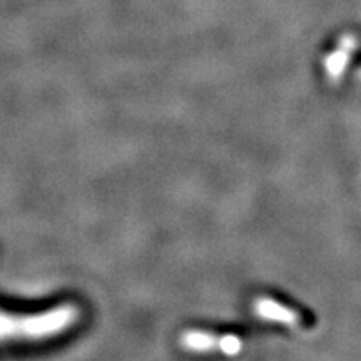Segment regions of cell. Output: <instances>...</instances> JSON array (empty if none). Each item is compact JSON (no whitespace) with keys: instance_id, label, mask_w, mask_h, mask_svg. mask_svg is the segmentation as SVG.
<instances>
[{"instance_id":"6da1fadb","label":"cell","mask_w":361,"mask_h":361,"mask_svg":"<svg viewBox=\"0 0 361 361\" xmlns=\"http://www.w3.org/2000/svg\"><path fill=\"white\" fill-rule=\"evenodd\" d=\"M256 311L259 316H263L266 319H273V322H279L284 324H290V326H296L300 323V316L295 311H291L286 306L276 303L274 300L269 298H261L256 303Z\"/></svg>"},{"instance_id":"7a4b0ae2","label":"cell","mask_w":361,"mask_h":361,"mask_svg":"<svg viewBox=\"0 0 361 361\" xmlns=\"http://www.w3.org/2000/svg\"><path fill=\"white\" fill-rule=\"evenodd\" d=\"M355 39L353 37H346L343 39V42L340 45L336 52H333L331 56L326 59L324 66H326V72L331 79H338L345 71V66L348 64L350 57H351V51L355 49Z\"/></svg>"},{"instance_id":"3957f363","label":"cell","mask_w":361,"mask_h":361,"mask_svg":"<svg viewBox=\"0 0 361 361\" xmlns=\"http://www.w3.org/2000/svg\"><path fill=\"white\" fill-rule=\"evenodd\" d=\"M186 345L192 350H209L214 345V338L207 333H189L186 336Z\"/></svg>"},{"instance_id":"277c9868","label":"cell","mask_w":361,"mask_h":361,"mask_svg":"<svg viewBox=\"0 0 361 361\" xmlns=\"http://www.w3.org/2000/svg\"><path fill=\"white\" fill-rule=\"evenodd\" d=\"M219 346H221V350L224 351V353L236 355L238 351L241 350V341H239V338H236L234 335H228V336L221 338Z\"/></svg>"}]
</instances>
